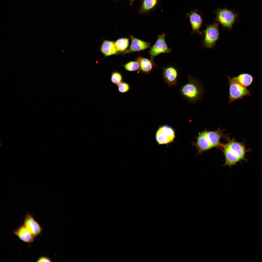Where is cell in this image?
<instances>
[{
  "instance_id": "cell-2",
  "label": "cell",
  "mask_w": 262,
  "mask_h": 262,
  "mask_svg": "<svg viewBox=\"0 0 262 262\" xmlns=\"http://www.w3.org/2000/svg\"><path fill=\"white\" fill-rule=\"evenodd\" d=\"M222 146L225 160L224 165L231 167L245 159L246 150L243 143L232 139Z\"/></svg>"
},
{
  "instance_id": "cell-6",
  "label": "cell",
  "mask_w": 262,
  "mask_h": 262,
  "mask_svg": "<svg viewBox=\"0 0 262 262\" xmlns=\"http://www.w3.org/2000/svg\"><path fill=\"white\" fill-rule=\"evenodd\" d=\"M229 83V103L241 99L244 97L250 95V91L236 82L233 78L228 77Z\"/></svg>"
},
{
  "instance_id": "cell-24",
  "label": "cell",
  "mask_w": 262,
  "mask_h": 262,
  "mask_svg": "<svg viewBox=\"0 0 262 262\" xmlns=\"http://www.w3.org/2000/svg\"></svg>"
},
{
  "instance_id": "cell-18",
  "label": "cell",
  "mask_w": 262,
  "mask_h": 262,
  "mask_svg": "<svg viewBox=\"0 0 262 262\" xmlns=\"http://www.w3.org/2000/svg\"><path fill=\"white\" fill-rule=\"evenodd\" d=\"M129 39L125 38H121L118 39L115 42V47L119 54L126 50L128 47Z\"/></svg>"
},
{
  "instance_id": "cell-20",
  "label": "cell",
  "mask_w": 262,
  "mask_h": 262,
  "mask_svg": "<svg viewBox=\"0 0 262 262\" xmlns=\"http://www.w3.org/2000/svg\"><path fill=\"white\" fill-rule=\"evenodd\" d=\"M127 70L134 71L139 70L140 65L139 63L136 61H132L122 65Z\"/></svg>"
},
{
  "instance_id": "cell-17",
  "label": "cell",
  "mask_w": 262,
  "mask_h": 262,
  "mask_svg": "<svg viewBox=\"0 0 262 262\" xmlns=\"http://www.w3.org/2000/svg\"><path fill=\"white\" fill-rule=\"evenodd\" d=\"M232 78L241 85L246 88L250 85L253 81L252 76L247 73L241 74Z\"/></svg>"
},
{
  "instance_id": "cell-11",
  "label": "cell",
  "mask_w": 262,
  "mask_h": 262,
  "mask_svg": "<svg viewBox=\"0 0 262 262\" xmlns=\"http://www.w3.org/2000/svg\"><path fill=\"white\" fill-rule=\"evenodd\" d=\"M131 42L129 49L121 53L123 54L135 51H142L150 47V43L138 39L132 36H129Z\"/></svg>"
},
{
  "instance_id": "cell-12",
  "label": "cell",
  "mask_w": 262,
  "mask_h": 262,
  "mask_svg": "<svg viewBox=\"0 0 262 262\" xmlns=\"http://www.w3.org/2000/svg\"><path fill=\"white\" fill-rule=\"evenodd\" d=\"M24 226L34 237L39 234L41 231V228L38 223L29 214L26 217Z\"/></svg>"
},
{
  "instance_id": "cell-4",
  "label": "cell",
  "mask_w": 262,
  "mask_h": 262,
  "mask_svg": "<svg viewBox=\"0 0 262 262\" xmlns=\"http://www.w3.org/2000/svg\"><path fill=\"white\" fill-rule=\"evenodd\" d=\"M214 12L216 14L215 21L220 24L224 29L231 31L237 17V14L233 10L229 9L226 7L222 9L218 8Z\"/></svg>"
},
{
  "instance_id": "cell-19",
  "label": "cell",
  "mask_w": 262,
  "mask_h": 262,
  "mask_svg": "<svg viewBox=\"0 0 262 262\" xmlns=\"http://www.w3.org/2000/svg\"><path fill=\"white\" fill-rule=\"evenodd\" d=\"M123 76L120 73L114 71L111 73V80L112 83L116 85L123 81Z\"/></svg>"
},
{
  "instance_id": "cell-13",
  "label": "cell",
  "mask_w": 262,
  "mask_h": 262,
  "mask_svg": "<svg viewBox=\"0 0 262 262\" xmlns=\"http://www.w3.org/2000/svg\"><path fill=\"white\" fill-rule=\"evenodd\" d=\"M136 61L139 64L140 68L138 72L148 75L154 67H157L153 61L151 59H148L139 56L136 58Z\"/></svg>"
},
{
  "instance_id": "cell-1",
  "label": "cell",
  "mask_w": 262,
  "mask_h": 262,
  "mask_svg": "<svg viewBox=\"0 0 262 262\" xmlns=\"http://www.w3.org/2000/svg\"><path fill=\"white\" fill-rule=\"evenodd\" d=\"M223 136L222 131L219 129L215 131L205 130L199 133L194 145L198 153H201L213 147L221 146L220 140Z\"/></svg>"
},
{
  "instance_id": "cell-16",
  "label": "cell",
  "mask_w": 262,
  "mask_h": 262,
  "mask_svg": "<svg viewBox=\"0 0 262 262\" xmlns=\"http://www.w3.org/2000/svg\"><path fill=\"white\" fill-rule=\"evenodd\" d=\"M140 14L147 13L154 10L158 4L159 0H141Z\"/></svg>"
},
{
  "instance_id": "cell-9",
  "label": "cell",
  "mask_w": 262,
  "mask_h": 262,
  "mask_svg": "<svg viewBox=\"0 0 262 262\" xmlns=\"http://www.w3.org/2000/svg\"><path fill=\"white\" fill-rule=\"evenodd\" d=\"M186 15L189 18L192 33L201 34L200 29L203 24V20L198 10L196 9L191 10L189 13L186 14Z\"/></svg>"
},
{
  "instance_id": "cell-21",
  "label": "cell",
  "mask_w": 262,
  "mask_h": 262,
  "mask_svg": "<svg viewBox=\"0 0 262 262\" xmlns=\"http://www.w3.org/2000/svg\"><path fill=\"white\" fill-rule=\"evenodd\" d=\"M117 86L118 91L122 93L127 92L131 89L130 84L125 82H122Z\"/></svg>"
},
{
  "instance_id": "cell-7",
  "label": "cell",
  "mask_w": 262,
  "mask_h": 262,
  "mask_svg": "<svg viewBox=\"0 0 262 262\" xmlns=\"http://www.w3.org/2000/svg\"><path fill=\"white\" fill-rule=\"evenodd\" d=\"M175 132L172 128L167 125L161 126L156 134V140L159 144H167L172 142L175 138Z\"/></svg>"
},
{
  "instance_id": "cell-10",
  "label": "cell",
  "mask_w": 262,
  "mask_h": 262,
  "mask_svg": "<svg viewBox=\"0 0 262 262\" xmlns=\"http://www.w3.org/2000/svg\"><path fill=\"white\" fill-rule=\"evenodd\" d=\"M163 76L164 81L170 86L177 84L179 75L177 69L174 66H169L163 68Z\"/></svg>"
},
{
  "instance_id": "cell-3",
  "label": "cell",
  "mask_w": 262,
  "mask_h": 262,
  "mask_svg": "<svg viewBox=\"0 0 262 262\" xmlns=\"http://www.w3.org/2000/svg\"><path fill=\"white\" fill-rule=\"evenodd\" d=\"M187 82L181 87L180 90L181 95L191 102L198 100L202 95V90L198 81L192 77H188Z\"/></svg>"
},
{
  "instance_id": "cell-23",
  "label": "cell",
  "mask_w": 262,
  "mask_h": 262,
  "mask_svg": "<svg viewBox=\"0 0 262 262\" xmlns=\"http://www.w3.org/2000/svg\"><path fill=\"white\" fill-rule=\"evenodd\" d=\"M130 0V3H129V4L131 6H132V3L135 0Z\"/></svg>"
},
{
  "instance_id": "cell-22",
  "label": "cell",
  "mask_w": 262,
  "mask_h": 262,
  "mask_svg": "<svg viewBox=\"0 0 262 262\" xmlns=\"http://www.w3.org/2000/svg\"><path fill=\"white\" fill-rule=\"evenodd\" d=\"M38 262H50V260L48 258L44 256L40 258L37 261Z\"/></svg>"
},
{
  "instance_id": "cell-8",
  "label": "cell",
  "mask_w": 262,
  "mask_h": 262,
  "mask_svg": "<svg viewBox=\"0 0 262 262\" xmlns=\"http://www.w3.org/2000/svg\"><path fill=\"white\" fill-rule=\"evenodd\" d=\"M165 34L158 35L157 39L154 44L150 48L149 54L150 59L153 58L158 55L162 53H169L171 52L166 43L165 39Z\"/></svg>"
},
{
  "instance_id": "cell-5",
  "label": "cell",
  "mask_w": 262,
  "mask_h": 262,
  "mask_svg": "<svg viewBox=\"0 0 262 262\" xmlns=\"http://www.w3.org/2000/svg\"><path fill=\"white\" fill-rule=\"evenodd\" d=\"M219 24L215 21L213 23L206 25V27L203 31L204 38L202 43L204 47L211 49L216 45L219 38Z\"/></svg>"
},
{
  "instance_id": "cell-14",
  "label": "cell",
  "mask_w": 262,
  "mask_h": 262,
  "mask_svg": "<svg viewBox=\"0 0 262 262\" xmlns=\"http://www.w3.org/2000/svg\"><path fill=\"white\" fill-rule=\"evenodd\" d=\"M100 51L106 57L119 54L115 42L112 41L104 40L100 47Z\"/></svg>"
},
{
  "instance_id": "cell-15",
  "label": "cell",
  "mask_w": 262,
  "mask_h": 262,
  "mask_svg": "<svg viewBox=\"0 0 262 262\" xmlns=\"http://www.w3.org/2000/svg\"><path fill=\"white\" fill-rule=\"evenodd\" d=\"M22 240L27 243L33 241L34 236L24 226H22L17 229L14 232Z\"/></svg>"
}]
</instances>
